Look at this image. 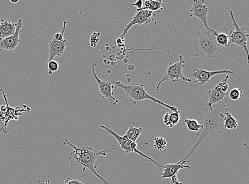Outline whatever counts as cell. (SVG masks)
<instances>
[{
	"instance_id": "obj_1",
	"label": "cell",
	"mask_w": 249,
	"mask_h": 184,
	"mask_svg": "<svg viewBox=\"0 0 249 184\" xmlns=\"http://www.w3.org/2000/svg\"><path fill=\"white\" fill-rule=\"evenodd\" d=\"M225 103L218 104L212 109L206 107L203 110L198 113L202 129L197 132L194 142L193 146L185 154L179 163L185 162L188 163L195 156L199 147L209 138H212L221 134V129L223 128L226 114L228 112Z\"/></svg>"
},
{
	"instance_id": "obj_2",
	"label": "cell",
	"mask_w": 249,
	"mask_h": 184,
	"mask_svg": "<svg viewBox=\"0 0 249 184\" xmlns=\"http://www.w3.org/2000/svg\"><path fill=\"white\" fill-rule=\"evenodd\" d=\"M65 146H70L73 149V151L69 153L68 160L71 167L77 166L83 167V172L86 169H89L92 174L95 175L100 181L104 184H110L103 176L99 175L96 171L98 165L97 159L100 156L105 157L109 153L116 151L115 146L112 145L104 150L97 152L90 147L77 148L69 142L66 138L63 142Z\"/></svg>"
},
{
	"instance_id": "obj_3",
	"label": "cell",
	"mask_w": 249,
	"mask_h": 184,
	"mask_svg": "<svg viewBox=\"0 0 249 184\" xmlns=\"http://www.w3.org/2000/svg\"><path fill=\"white\" fill-rule=\"evenodd\" d=\"M215 31L208 32L202 30L197 32L193 43L196 47V57L207 56L215 59L216 55L221 51L215 39Z\"/></svg>"
},
{
	"instance_id": "obj_4",
	"label": "cell",
	"mask_w": 249,
	"mask_h": 184,
	"mask_svg": "<svg viewBox=\"0 0 249 184\" xmlns=\"http://www.w3.org/2000/svg\"><path fill=\"white\" fill-rule=\"evenodd\" d=\"M111 83L114 88H118L124 90L126 95L129 98L130 101L135 105L144 100H149L170 109V111H176L178 109L177 107L168 105L163 102L156 100L155 98L149 95L144 89L143 84H133L125 85L121 81L118 82L112 81Z\"/></svg>"
},
{
	"instance_id": "obj_5",
	"label": "cell",
	"mask_w": 249,
	"mask_h": 184,
	"mask_svg": "<svg viewBox=\"0 0 249 184\" xmlns=\"http://www.w3.org/2000/svg\"><path fill=\"white\" fill-rule=\"evenodd\" d=\"M101 128L104 130H105L107 134L113 136L116 140H117L121 148L123 149V150L126 153L128 154L132 152L136 153L139 155H140V156H141L142 157L148 160L150 163H152L154 165V166L156 167V168L159 169H163V166L160 165L151 157H149L146 156V154L142 153L141 151H139L137 149L138 145L136 142H132L128 139H125L124 136H122L119 135L117 134H116L115 132L112 130L106 127V126L104 125H101Z\"/></svg>"
},
{
	"instance_id": "obj_6",
	"label": "cell",
	"mask_w": 249,
	"mask_h": 184,
	"mask_svg": "<svg viewBox=\"0 0 249 184\" xmlns=\"http://www.w3.org/2000/svg\"><path fill=\"white\" fill-rule=\"evenodd\" d=\"M230 76L229 74L220 82L216 87L208 91V102L207 107L210 109L213 108V105L214 103H225L227 104L228 101L227 96L230 91L229 84H228V79Z\"/></svg>"
},
{
	"instance_id": "obj_7",
	"label": "cell",
	"mask_w": 249,
	"mask_h": 184,
	"mask_svg": "<svg viewBox=\"0 0 249 184\" xmlns=\"http://www.w3.org/2000/svg\"><path fill=\"white\" fill-rule=\"evenodd\" d=\"M179 59L178 62L175 63L171 62L170 65L167 67L164 76L161 79L160 81L159 82L157 87H156V90L158 91L160 84L163 82L167 81V80H169V81L175 83L178 82L180 79L183 80L184 82H192V80L185 78L183 75L182 71L184 67L185 62L182 55H179Z\"/></svg>"
},
{
	"instance_id": "obj_8",
	"label": "cell",
	"mask_w": 249,
	"mask_h": 184,
	"mask_svg": "<svg viewBox=\"0 0 249 184\" xmlns=\"http://www.w3.org/2000/svg\"><path fill=\"white\" fill-rule=\"evenodd\" d=\"M231 20L235 28V31H231L229 35V48L231 44H234L246 51L248 63H249V52L247 49V38L249 34L247 33L246 29L240 27L237 25L234 17L233 11H230Z\"/></svg>"
},
{
	"instance_id": "obj_9",
	"label": "cell",
	"mask_w": 249,
	"mask_h": 184,
	"mask_svg": "<svg viewBox=\"0 0 249 184\" xmlns=\"http://www.w3.org/2000/svg\"><path fill=\"white\" fill-rule=\"evenodd\" d=\"M153 16H154V13L149 10L143 8L141 10H137L134 18L124 29L123 34L119 38L124 39L126 34L132 26L136 25H141L149 24L152 20Z\"/></svg>"
},
{
	"instance_id": "obj_10",
	"label": "cell",
	"mask_w": 249,
	"mask_h": 184,
	"mask_svg": "<svg viewBox=\"0 0 249 184\" xmlns=\"http://www.w3.org/2000/svg\"><path fill=\"white\" fill-rule=\"evenodd\" d=\"M95 63L91 66V71L93 76L98 84V88L100 93L104 98H105L113 106H115L119 102V100L115 99L113 96L112 90L114 89L113 85L111 84V82L103 81L97 77L95 73Z\"/></svg>"
},
{
	"instance_id": "obj_11",
	"label": "cell",
	"mask_w": 249,
	"mask_h": 184,
	"mask_svg": "<svg viewBox=\"0 0 249 184\" xmlns=\"http://www.w3.org/2000/svg\"><path fill=\"white\" fill-rule=\"evenodd\" d=\"M208 8L203 0H195L193 1L192 8L190 9L191 17H195L200 19L203 23L206 31L212 32L213 30L208 26L207 21V15Z\"/></svg>"
},
{
	"instance_id": "obj_12",
	"label": "cell",
	"mask_w": 249,
	"mask_h": 184,
	"mask_svg": "<svg viewBox=\"0 0 249 184\" xmlns=\"http://www.w3.org/2000/svg\"><path fill=\"white\" fill-rule=\"evenodd\" d=\"M224 73L233 74V72L227 70L207 71L203 68H195L191 74V76L194 78L195 83L199 85H204L209 82L213 77Z\"/></svg>"
},
{
	"instance_id": "obj_13",
	"label": "cell",
	"mask_w": 249,
	"mask_h": 184,
	"mask_svg": "<svg viewBox=\"0 0 249 184\" xmlns=\"http://www.w3.org/2000/svg\"><path fill=\"white\" fill-rule=\"evenodd\" d=\"M16 31L13 35L0 39V52L2 50H6L14 52L20 42L19 34L23 25L22 20L19 19L17 23Z\"/></svg>"
},
{
	"instance_id": "obj_14",
	"label": "cell",
	"mask_w": 249,
	"mask_h": 184,
	"mask_svg": "<svg viewBox=\"0 0 249 184\" xmlns=\"http://www.w3.org/2000/svg\"><path fill=\"white\" fill-rule=\"evenodd\" d=\"M68 42L66 39L64 41H57L55 39H52L49 43L48 53L49 59L48 62L53 60L56 56L61 57L66 48Z\"/></svg>"
},
{
	"instance_id": "obj_15",
	"label": "cell",
	"mask_w": 249,
	"mask_h": 184,
	"mask_svg": "<svg viewBox=\"0 0 249 184\" xmlns=\"http://www.w3.org/2000/svg\"><path fill=\"white\" fill-rule=\"evenodd\" d=\"M186 164L185 162L181 163L178 162L177 163L167 164L163 166V171L162 172L161 176V179L172 178L174 176L177 175L178 171L181 169L184 168L192 169L190 166L185 165Z\"/></svg>"
},
{
	"instance_id": "obj_16",
	"label": "cell",
	"mask_w": 249,
	"mask_h": 184,
	"mask_svg": "<svg viewBox=\"0 0 249 184\" xmlns=\"http://www.w3.org/2000/svg\"><path fill=\"white\" fill-rule=\"evenodd\" d=\"M17 24L10 20L0 19V39L6 38L15 33Z\"/></svg>"
},
{
	"instance_id": "obj_17",
	"label": "cell",
	"mask_w": 249,
	"mask_h": 184,
	"mask_svg": "<svg viewBox=\"0 0 249 184\" xmlns=\"http://www.w3.org/2000/svg\"><path fill=\"white\" fill-rule=\"evenodd\" d=\"M180 114L181 112L178 109L176 111H170V112L165 113L163 117V122L165 126L169 128H172L179 122H180Z\"/></svg>"
},
{
	"instance_id": "obj_18",
	"label": "cell",
	"mask_w": 249,
	"mask_h": 184,
	"mask_svg": "<svg viewBox=\"0 0 249 184\" xmlns=\"http://www.w3.org/2000/svg\"><path fill=\"white\" fill-rule=\"evenodd\" d=\"M142 132L143 129L142 128H136L132 125H130L128 130L127 131L124 137L132 142H136V141L142 133Z\"/></svg>"
},
{
	"instance_id": "obj_19",
	"label": "cell",
	"mask_w": 249,
	"mask_h": 184,
	"mask_svg": "<svg viewBox=\"0 0 249 184\" xmlns=\"http://www.w3.org/2000/svg\"><path fill=\"white\" fill-rule=\"evenodd\" d=\"M238 121L231 116L229 112L226 114L224 119L223 128L231 130H235L238 126Z\"/></svg>"
},
{
	"instance_id": "obj_20",
	"label": "cell",
	"mask_w": 249,
	"mask_h": 184,
	"mask_svg": "<svg viewBox=\"0 0 249 184\" xmlns=\"http://www.w3.org/2000/svg\"><path fill=\"white\" fill-rule=\"evenodd\" d=\"M164 4L163 1H146L144 2L143 9L149 10L152 12L160 11L164 9Z\"/></svg>"
},
{
	"instance_id": "obj_21",
	"label": "cell",
	"mask_w": 249,
	"mask_h": 184,
	"mask_svg": "<svg viewBox=\"0 0 249 184\" xmlns=\"http://www.w3.org/2000/svg\"><path fill=\"white\" fill-rule=\"evenodd\" d=\"M184 122L190 131L198 132L202 128V125L195 119H185Z\"/></svg>"
},
{
	"instance_id": "obj_22",
	"label": "cell",
	"mask_w": 249,
	"mask_h": 184,
	"mask_svg": "<svg viewBox=\"0 0 249 184\" xmlns=\"http://www.w3.org/2000/svg\"><path fill=\"white\" fill-rule=\"evenodd\" d=\"M215 39L217 43L219 46L225 48H228V45L229 44V35L223 33H217L215 32Z\"/></svg>"
},
{
	"instance_id": "obj_23",
	"label": "cell",
	"mask_w": 249,
	"mask_h": 184,
	"mask_svg": "<svg viewBox=\"0 0 249 184\" xmlns=\"http://www.w3.org/2000/svg\"><path fill=\"white\" fill-rule=\"evenodd\" d=\"M167 146V142L163 137H156L154 139V148L156 150L161 151L164 150Z\"/></svg>"
},
{
	"instance_id": "obj_24",
	"label": "cell",
	"mask_w": 249,
	"mask_h": 184,
	"mask_svg": "<svg viewBox=\"0 0 249 184\" xmlns=\"http://www.w3.org/2000/svg\"><path fill=\"white\" fill-rule=\"evenodd\" d=\"M243 91L241 88H234L229 93L230 99L232 100H239L242 96Z\"/></svg>"
},
{
	"instance_id": "obj_25",
	"label": "cell",
	"mask_w": 249,
	"mask_h": 184,
	"mask_svg": "<svg viewBox=\"0 0 249 184\" xmlns=\"http://www.w3.org/2000/svg\"><path fill=\"white\" fill-rule=\"evenodd\" d=\"M47 67L49 68V74L52 75V73L54 72H56L59 69V63L55 61L52 60L48 62Z\"/></svg>"
},
{
	"instance_id": "obj_26",
	"label": "cell",
	"mask_w": 249,
	"mask_h": 184,
	"mask_svg": "<svg viewBox=\"0 0 249 184\" xmlns=\"http://www.w3.org/2000/svg\"><path fill=\"white\" fill-rule=\"evenodd\" d=\"M63 184H85L76 178H68Z\"/></svg>"
},
{
	"instance_id": "obj_27",
	"label": "cell",
	"mask_w": 249,
	"mask_h": 184,
	"mask_svg": "<svg viewBox=\"0 0 249 184\" xmlns=\"http://www.w3.org/2000/svg\"><path fill=\"white\" fill-rule=\"evenodd\" d=\"M143 1L142 0H138L136 3L132 4L130 8L132 7H136L137 10H141L142 8Z\"/></svg>"
},
{
	"instance_id": "obj_28",
	"label": "cell",
	"mask_w": 249,
	"mask_h": 184,
	"mask_svg": "<svg viewBox=\"0 0 249 184\" xmlns=\"http://www.w3.org/2000/svg\"><path fill=\"white\" fill-rule=\"evenodd\" d=\"M38 184H51L49 178H45L43 180H38L37 181Z\"/></svg>"
},
{
	"instance_id": "obj_29",
	"label": "cell",
	"mask_w": 249,
	"mask_h": 184,
	"mask_svg": "<svg viewBox=\"0 0 249 184\" xmlns=\"http://www.w3.org/2000/svg\"><path fill=\"white\" fill-rule=\"evenodd\" d=\"M182 183L179 182L178 179L177 175L174 176L172 177L171 184H182Z\"/></svg>"
},
{
	"instance_id": "obj_30",
	"label": "cell",
	"mask_w": 249,
	"mask_h": 184,
	"mask_svg": "<svg viewBox=\"0 0 249 184\" xmlns=\"http://www.w3.org/2000/svg\"><path fill=\"white\" fill-rule=\"evenodd\" d=\"M109 60L110 62L117 61V60H116V56L114 55H111L109 56Z\"/></svg>"
},
{
	"instance_id": "obj_31",
	"label": "cell",
	"mask_w": 249,
	"mask_h": 184,
	"mask_svg": "<svg viewBox=\"0 0 249 184\" xmlns=\"http://www.w3.org/2000/svg\"><path fill=\"white\" fill-rule=\"evenodd\" d=\"M128 70L130 71H133L135 70V66L133 65H130L128 67Z\"/></svg>"
},
{
	"instance_id": "obj_32",
	"label": "cell",
	"mask_w": 249,
	"mask_h": 184,
	"mask_svg": "<svg viewBox=\"0 0 249 184\" xmlns=\"http://www.w3.org/2000/svg\"><path fill=\"white\" fill-rule=\"evenodd\" d=\"M123 62L124 63V65H126V64H128V63L129 62V60L127 58H124L123 60Z\"/></svg>"
},
{
	"instance_id": "obj_33",
	"label": "cell",
	"mask_w": 249,
	"mask_h": 184,
	"mask_svg": "<svg viewBox=\"0 0 249 184\" xmlns=\"http://www.w3.org/2000/svg\"><path fill=\"white\" fill-rule=\"evenodd\" d=\"M124 59V56L123 55L121 54L119 56V60H123Z\"/></svg>"
},
{
	"instance_id": "obj_34",
	"label": "cell",
	"mask_w": 249,
	"mask_h": 184,
	"mask_svg": "<svg viewBox=\"0 0 249 184\" xmlns=\"http://www.w3.org/2000/svg\"><path fill=\"white\" fill-rule=\"evenodd\" d=\"M115 62H110V66L112 67H114L115 66Z\"/></svg>"
},
{
	"instance_id": "obj_35",
	"label": "cell",
	"mask_w": 249,
	"mask_h": 184,
	"mask_svg": "<svg viewBox=\"0 0 249 184\" xmlns=\"http://www.w3.org/2000/svg\"><path fill=\"white\" fill-rule=\"evenodd\" d=\"M10 2L14 3H16L18 2V0H17V1H13V0H10Z\"/></svg>"
},
{
	"instance_id": "obj_36",
	"label": "cell",
	"mask_w": 249,
	"mask_h": 184,
	"mask_svg": "<svg viewBox=\"0 0 249 184\" xmlns=\"http://www.w3.org/2000/svg\"><path fill=\"white\" fill-rule=\"evenodd\" d=\"M111 72H112L111 70H109H109H107V72L108 74L111 73Z\"/></svg>"
},
{
	"instance_id": "obj_37",
	"label": "cell",
	"mask_w": 249,
	"mask_h": 184,
	"mask_svg": "<svg viewBox=\"0 0 249 184\" xmlns=\"http://www.w3.org/2000/svg\"><path fill=\"white\" fill-rule=\"evenodd\" d=\"M110 61H107V62L106 63V65H110Z\"/></svg>"
},
{
	"instance_id": "obj_38",
	"label": "cell",
	"mask_w": 249,
	"mask_h": 184,
	"mask_svg": "<svg viewBox=\"0 0 249 184\" xmlns=\"http://www.w3.org/2000/svg\"><path fill=\"white\" fill-rule=\"evenodd\" d=\"M109 47H106V50L107 51L109 50Z\"/></svg>"
},
{
	"instance_id": "obj_39",
	"label": "cell",
	"mask_w": 249,
	"mask_h": 184,
	"mask_svg": "<svg viewBox=\"0 0 249 184\" xmlns=\"http://www.w3.org/2000/svg\"><path fill=\"white\" fill-rule=\"evenodd\" d=\"M107 60H106V59H105V60H104V61H103V62H104V63H105V64H106V63L107 62Z\"/></svg>"
}]
</instances>
